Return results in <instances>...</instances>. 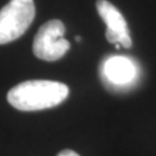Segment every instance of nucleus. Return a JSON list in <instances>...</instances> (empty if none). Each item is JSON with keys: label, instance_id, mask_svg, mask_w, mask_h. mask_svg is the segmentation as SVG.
<instances>
[{"label": "nucleus", "instance_id": "1", "mask_svg": "<svg viewBox=\"0 0 156 156\" xmlns=\"http://www.w3.org/2000/svg\"><path fill=\"white\" fill-rule=\"evenodd\" d=\"M68 94V87L62 82L29 80L13 87L7 94V101L20 111H38L59 105Z\"/></svg>", "mask_w": 156, "mask_h": 156}, {"label": "nucleus", "instance_id": "2", "mask_svg": "<svg viewBox=\"0 0 156 156\" xmlns=\"http://www.w3.org/2000/svg\"><path fill=\"white\" fill-rule=\"evenodd\" d=\"M35 17L34 0H11L0 9V44L21 37Z\"/></svg>", "mask_w": 156, "mask_h": 156}, {"label": "nucleus", "instance_id": "3", "mask_svg": "<svg viewBox=\"0 0 156 156\" xmlns=\"http://www.w3.org/2000/svg\"><path fill=\"white\" fill-rule=\"evenodd\" d=\"M64 35L65 26L60 20H50L44 23L34 39V55L46 62H56L62 58L71 48Z\"/></svg>", "mask_w": 156, "mask_h": 156}, {"label": "nucleus", "instance_id": "4", "mask_svg": "<svg viewBox=\"0 0 156 156\" xmlns=\"http://www.w3.org/2000/svg\"><path fill=\"white\" fill-rule=\"evenodd\" d=\"M100 73L105 87L124 90L136 82L139 65L127 56H109L101 64Z\"/></svg>", "mask_w": 156, "mask_h": 156}, {"label": "nucleus", "instance_id": "5", "mask_svg": "<svg viewBox=\"0 0 156 156\" xmlns=\"http://www.w3.org/2000/svg\"><path fill=\"white\" fill-rule=\"evenodd\" d=\"M96 8L101 19L105 23L106 39L116 44L117 48L123 46L128 49L132 46V38L129 35V29L123 14L116 6H113L108 0H97Z\"/></svg>", "mask_w": 156, "mask_h": 156}, {"label": "nucleus", "instance_id": "6", "mask_svg": "<svg viewBox=\"0 0 156 156\" xmlns=\"http://www.w3.org/2000/svg\"><path fill=\"white\" fill-rule=\"evenodd\" d=\"M57 156H80L79 154H76L75 151H71V149H65V151H62Z\"/></svg>", "mask_w": 156, "mask_h": 156}]
</instances>
